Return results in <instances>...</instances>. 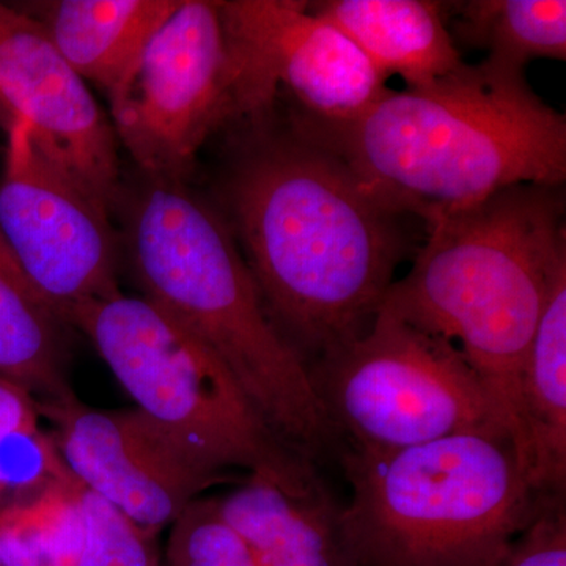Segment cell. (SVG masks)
Returning a JSON list of instances; mask_svg holds the SVG:
<instances>
[{
    "label": "cell",
    "instance_id": "6da1fadb",
    "mask_svg": "<svg viewBox=\"0 0 566 566\" xmlns=\"http://www.w3.org/2000/svg\"><path fill=\"white\" fill-rule=\"evenodd\" d=\"M219 203L277 333L308 367L363 337L405 245L348 169L273 115L244 120Z\"/></svg>",
    "mask_w": 566,
    "mask_h": 566
},
{
    "label": "cell",
    "instance_id": "7a4b0ae2",
    "mask_svg": "<svg viewBox=\"0 0 566 566\" xmlns=\"http://www.w3.org/2000/svg\"><path fill=\"white\" fill-rule=\"evenodd\" d=\"M290 126L333 155L379 207L428 223L520 185L560 188L566 118L524 73L465 65L431 87L387 91L363 114Z\"/></svg>",
    "mask_w": 566,
    "mask_h": 566
},
{
    "label": "cell",
    "instance_id": "3957f363",
    "mask_svg": "<svg viewBox=\"0 0 566 566\" xmlns=\"http://www.w3.org/2000/svg\"><path fill=\"white\" fill-rule=\"evenodd\" d=\"M114 218L140 296L232 374L286 446L314 460L333 444L337 434L307 365L271 323L218 205L189 182L139 174L123 181Z\"/></svg>",
    "mask_w": 566,
    "mask_h": 566
},
{
    "label": "cell",
    "instance_id": "277c9868",
    "mask_svg": "<svg viewBox=\"0 0 566 566\" xmlns=\"http://www.w3.org/2000/svg\"><path fill=\"white\" fill-rule=\"evenodd\" d=\"M564 211L560 188L520 185L428 223L411 271L392 283L381 307L460 349L524 471L521 371L554 277L566 266Z\"/></svg>",
    "mask_w": 566,
    "mask_h": 566
},
{
    "label": "cell",
    "instance_id": "5b68a950",
    "mask_svg": "<svg viewBox=\"0 0 566 566\" xmlns=\"http://www.w3.org/2000/svg\"><path fill=\"white\" fill-rule=\"evenodd\" d=\"M342 463L354 566H497L542 494L512 438L493 431L390 452L348 449Z\"/></svg>",
    "mask_w": 566,
    "mask_h": 566
},
{
    "label": "cell",
    "instance_id": "8992f818",
    "mask_svg": "<svg viewBox=\"0 0 566 566\" xmlns=\"http://www.w3.org/2000/svg\"><path fill=\"white\" fill-rule=\"evenodd\" d=\"M111 368L136 408L203 471L292 479L314 460L274 433L232 374L161 308L122 292L63 316Z\"/></svg>",
    "mask_w": 566,
    "mask_h": 566
},
{
    "label": "cell",
    "instance_id": "52a82bcc",
    "mask_svg": "<svg viewBox=\"0 0 566 566\" xmlns=\"http://www.w3.org/2000/svg\"><path fill=\"white\" fill-rule=\"evenodd\" d=\"M308 374L349 449L390 452L469 431L510 436L460 349L385 308L363 337Z\"/></svg>",
    "mask_w": 566,
    "mask_h": 566
},
{
    "label": "cell",
    "instance_id": "ba28073f",
    "mask_svg": "<svg viewBox=\"0 0 566 566\" xmlns=\"http://www.w3.org/2000/svg\"><path fill=\"white\" fill-rule=\"evenodd\" d=\"M109 106L118 147L137 172L189 182L203 145L234 118L221 2L181 0Z\"/></svg>",
    "mask_w": 566,
    "mask_h": 566
},
{
    "label": "cell",
    "instance_id": "9c48e42d",
    "mask_svg": "<svg viewBox=\"0 0 566 566\" xmlns=\"http://www.w3.org/2000/svg\"><path fill=\"white\" fill-rule=\"evenodd\" d=\"M6 120L0 234L35 292L61 318L122 292L120 237L95 197L36 147L31 129Z\"/></svg>",
    "mask_w": 566,
    "mask_h": 566
},
{
    "label": "cell",
    "instance_id": "30bf717a",
    "mask_svg": "<svg viewBox=\"0 0 566 566\" xmlns=\"http://www.w3.org/2000/svg\"><path fill=\"white\" fill-rule=\"evenodd\" d=\"M233 71V120L274 111L282 91L297 112L346 122L378 102L387 77L333 22L301 0L221 2Z\"/></svg>",
    "mask_w": 566,
    "mask_h": 566
},
{
    "label": "cell",
    "instance_id": "8fae6325",
    "mask_svg": "<svg viewBox=\"0 0 566 566\" xmlns=\"http://www.w3.org/2000/svg\"><path fill=\"white\" fill-rule=\"evenodd\" d=\"M36 405L66 471L153 539L208 488L234 482L199 468L136 406L96 409L73 390Z\"/></svg>",
    "mask_w": 566,
    "mask_h": 566
},
{
    "label": "cell",
    "instance_id": "7c38bea8",
    "mask_svg": "<svg viewBox=\"0 0 566 566\" xmlns=\"http://www.w3.org/2000/svg\"><path fill=\"white\" fill-rule=\"evenodd\" d=\"M2 118L24 122L46 158L114 218L123 178L109 115L39 22L6 2H0Z\"/></svg>",
    "mask_w": 566,
    "mask_h": 566
},
{
    "label": "cell",
    "instance_id": "4fadbf2b",
    "mask_svg": "<svg viewBox=\"0 0 566 566\" xmlns=\"http://www.w3.org/2000/svg\"><path fill=\"white\" fill-rule=\"evenodd\" d=\"M214 502L263 566H354L342 527L344 506L314 464L293 479L248 474Z\"/></svg>",
    "mask_w": 566,
    "mask_h": 566
},
{
    "label": "cell",
    "instance_id": "5bb4252c",
    "mask_svg": "<svg viewBox=\"0 0 566 566\" xmlns=\"http://www.w3.org/2000/svg\"><path fill=\"white\" fill-rule=\"evenodd\" d=\"M46 31L71 69L112 103L145 48L181 0H31L13 2Z\"/></svg>",
    "mask_w": 566,
    "mask_h": 566
},
{
    "label": "cell",
    "instance_id": "9a60e30c",
    "mask_svg": "<svg viewBox=\"0 0 566 566\" xmlns=\"http://www.w3.org/2000/svg\"><path fill=\"white\" fill-rule=\"evenodd\" d=\"M308 6L348 35L387 80L400 76L408 88L431 87L465 66L447 31L444 3L323 0Z\"/></svg>",
    "mask_w": 566,
    "mask_h": 566
},
{
    "label": "cell",
    "instance_id": "2e32d148",
    "mask_svg": "<svg viewBox=\"0 0 566 566\" xmlns=\"http://www.w3.org/2000/svg\"><path fill=\"white\" fill-rule=\"evenodd\" d=\"M524 465L538 493L566 485V266L547 296L520 379Z\"/></svg>",
    "mask_w": 566,
    "mask_h": 566
},
{
    "label": "cell",
    "instance_id": "e0dca14e",
    "mask_svg": "<svg viewBox=\"0 0 566 566\" xmlns=\"http://www.w3.org/2000/svg\"><path fill=\"white\" fill-rule=\"evenodd\" d=\"M69 329L18 264L0 260V378L28 390L36 401L71 392Z\"/></svg>",
    "mask_w": 566,
    "mask_h": 566
},
{
    "label": "cell",
    "instance_id": "ac0fdd59",
    "mask_svg": "<svg viewBox=\"0 0 566 566\" xmlns=\"http://www.w3.org/2000/svg\"><path fill=\"white\" fill-rule=\"evenodd\" d=\"M457 33L469 46L486 51L485 62L524 73L536 59H566L565 0H474L446 3Z\"/></svg>",
    "mask_w": 566,
    "mask_h": 566
},
{
    "label": "cell",
    "instance_id": "d6986e66",
    "mask_svg": "<svg viewBox=\"0 0 566 566\" xmlns=\"http://www.w3.org/2000/svg\"><path fill=\"white\" fill-rule=\"evenodd\" d=\"M84 526L69 471L0 505L2 566H80Z\"/></svg>",
    "mask_w": 566,
    "mask_h": 566
},
{
    "label": "cell",
    "instance_id": "ffe728a7",
    "mask_svg": "<svg viewBox=\"0 0 566 566\" xmlns=\"http://www.w3.org/2000/svg\"><path fill=\"white\" fill-rule=\"evenodd\" d=\"M41 420L35 398L0 378V502L33 493L65 474Z\"/></svg>",
    "mask_w": 566,
    "mask_h": 566
},
{
    "label": "cell",
    "instance_id": "44dd1931",
    "mask_svg": "<svg viewBox=\"0 0 566 566\" xmlns=\"http://www.w3.org/2000/svg\"><path fill=\"white\" fill-rule=\"evenodd\" d=\"M164 566H263L249 543L219 513L214 497H199L170 526Z\"/></svg>",
    "mask_w": 566,
    "mask_h": 566
},
{
    "label": "cell",
    "instance_id": "7402d4cb",
    "mask_svg": "<svg viewBox=\"0 0 566 566\" xmlns=\"http://www.w3.org/2000/svg\"><path fill=\"white\" fill-rule=\"evenodd\" d=\"M76 499L84 526L80 566L163 565L155 539L145 535L120 510L82 486L77 480Z\"/></svg>",
    "mask_w": 566,
    "mask_h": 566
},
{
    "label": "cell",
    "instance_id": "603a6c76",
    "mask_svg": "<svg viewBox=\"0 0 566 566\" xmlns=\"http://www.w3.org/2000/svg\"><path fill=\"white\" fill-rule=\"evenodd\" d=\"M497 566H566L565 493H542L527 526Z\"/></svg>",
    "mask_w": 566,
    "mask_h": 566
},
{
    "label": "cell",
    "instance_id": "cb8c5ba5",
    "mask_svg": "<svg viewBox=\"0 0 566 566\" xmlns=\"http://www.w3.org/2000/svg\"><path fill=\"white\" fill-rule=\"evenodd\" d=\"M0 260H3V262L17 264V262H14L13 255H11V252L9 251V248H7L6 241H3L2 234H0Z\"/></svg>",
    "mask_w": 566,
    "mask_h": 566
},
{
    "label": "cell",
    "instance_id": "d4e9b609",
    "mask_svg": "<svg viewBox=\"0 0 566 566\" xmlns=\"http://www.w3.org/2000/svg\"><path fill=\"white\" fill-rule=\"evenodd\" d=\"M0 566H2V562H0Z\"/></svg>",
    "mask_w": 566,
    "mask_h": 566
},
{
    "label": "cell",
    "instance_id": "484cf974",
    "mask_svg": "<svg viewBox=\"0 0 566 566\" xmlns=\"http://www.w3.org/2000/svg\"><path fill=\"white\" fill-rule=\"evenodd\" d=\"M161 566H164V565H161Z\"/></svg>",
    "mask_w": 566,
    "mask_h": 566
}]
</instances>
